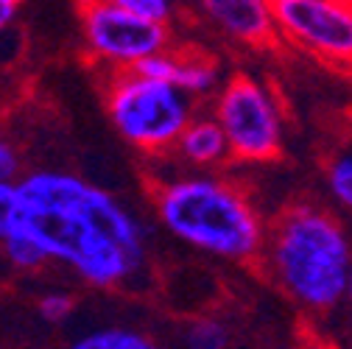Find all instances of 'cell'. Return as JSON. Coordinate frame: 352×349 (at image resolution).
Listing matches in <instances>:
<instances>
[{
    "label": "cell",
    "instance_id": "obj_1",
    "mask_svg": "<svg viewBox=\"0 0 352 349\" xmlns=\"http://www.w3.org/2000/svg\"><path fill=\"white\" fill-rule=\"evenodd\" d=\"M20 188L23 229L81 280L112 288L143 266V232L104 188L62 170H34L20 179Z\"/></svg>",
    "mask_w": 352,
    "mask_h": 349
},
{
    "label": "cell",
    "instance_id": "obj_2",
    "mask_svg": "<svg viewBox=\"0 0 352 349\" xmlns=\"http://www.w3.org/2000/svg\"><path fill=\"white\" fill-rule=\"evenodd\" d=\"M274 282L311 313H333L344 304L352 240L341 218L316 201L288 204L266 238Z\"/></svg>",
    "mask_w": 352,
    "mask_h": 349
},
{
    "label": "cell",
    "instance_id": "obj_3",
    "mask_svg": "<svg viewBox=\"0 0 352 349\" xmlns=\"http://www.w3.org/2000/svg\"><path fill=\"white\" fill-rule=\"evenodd\" d=\"M157 212L173 238L221 260H252L269 238L249 196L215 177H185L165 185Z\"/></svg>",
    "mask_w": 352,
    "mask_h": 349
},
{
    "label": "cell",
    "instance_id": "obj_4",
    "mask_svg": "<svg viewBox=\"0 0 352 349\" xmlns=\"http://www.w3.org/2000/svg\"><path fill=\"white\" fill-rule=\"evenodd\" d=\"M193 95L179 84L118 70L107 84V115L118 135L140 151L157 154L182 137L193 120Z\"/></svg>",
    "mask_w": 352,
    "mask_h": 349
},
{
    "label": "cell",
    "instance_id": "obj_5",
    "mask_svg": "<svg viewBox=\"0 0 352 349\" xmlns=\"http://www.w3.org/2000/svg\"><path fill=\"white\" fill-rule=\"evenodd\" d=\"M212 115L221 123L230 157L241 162H272L283 154L285 120L272 87L254 76L235 73L215 93Z\"/></svg>",
    "mask_w": 352,
    "mask_h": 349
},
{
    "label": "cell",
    "instance_id": "obj_6",
    "mask_svg": "<svg viewBox=\"0 0 352 349\" xmlns=\"http://www.w3.org/2000/svg\"><path fill=\"white\" fill-rule=\"evenodd\" d=\"M78 12L87 56L115 73L135 70L143 59L170 48V31L165 23L143 20L109 0Z\"/></svg>",
    "mask_w": 352,
    "mask_h": 349
},
{
    "label": "cell",
    "instance_id": "obj_7",
    "mask_svg": "<svg viewBox=\"0 0 352 349\" xmlns=\"http://www.w3.org/2000/svg\"><path fill=\"white\" fill-rule=\"evenodd\" d=\"M280 36L311 56L352 70V0H272Z\"/></svg>",
    "mask_w": 352,
    "mask_h": 349
},
{
    "label": "cell",
    "instance_id": "obj_8",
    "mask_svg": "<svg viewBox=\"0 0 352 349\" xmlns=\"http://www.w3.org/2000/svg\"><path fill=\"white\" fill-rule=\"evenodd\" d=\"M193 9L227 39L246 48H272L280 31L272 0H190Z\"/></svg>",
    "mask_w": 352,
    "mask_h": 349
},
{
    "label": "cell",
    "instance_id": "obj_9",
    "mask_svg": "<svg viewBox=\"0 0 352 349\" xmlns=\"http://www.w3.org/2000/svg\"><path fill=\"white\" fill-rule=\"evenodd\" d=\"M176 148L196 168H210L230 157L227 135L221 123L215 120V115H193V120L185 126L182 137L176 140Z\"/></svg>",
    "mask_w": 352,
    "mask_h": 349
},
{
    "label": "cell",
    "instance_id": "obj_10",
    "mask_svg": "<svg viewBox=\"0 0 352 349\" xmlns=\"http://www.w3.org/2000/svg\"><path fill=\"white\" fill-rule=\"evenodd\" d=\"M173 84H179L193 98H207L221 90V67L201 51H176Z\"/></svg>",
    "mask_w": 352,
    "mask_h": 349
},
{
    "label": "cell",
    "instance_id": "obj_11",
    "mask_svg": "<svg viewBox=\"0 0 352 349\" xmlns=\"http://www.w3.org/2000/svg\"><path fill=\"white\" fill-rule=\"evenodd\" d=\"M324 188L333 204L352 212V135L344 137L324 162Z\"/></svg>",
    "mask_w": 352,
    "mask_h": 349
},
{
    "label": "cell",
    "instance_id": "obj_12",
    "mask_svg": "<svg viewBox=\"0 0 352 349\" xmlns=\"http://www.w3.org/2000/svg\"><path fill=\"white\" fill-rule=\"evenodd\" d=\"M70 349H162V346L138 330L107 327V330H93L81 335L78 341L70 344Z\"/></svg>",
    "mask_w": 352,
    "mask_h": 349
},
{
    "label": "cell",
    "instance_id": "obj_13",
    "mask_svg": "<svg viewBox=\"0 0 352 349\" xmlns=\"http://www.w3.org/2000/svg\"><path fill=\"white\" fill-rule=\"evenodd\" d=\"M232 346V333L221 319H196L185 330V349H230Z\"/></svg>",
    "mask_w": 352,
    "mask_h": 349
},
{
    "label": "cell",
    "instance_id": "obj_14",
    "mask_svg": "<svg viewBox=\"0 0 352 349\" xmlns=\"http://www.w3.org/2000/svg\"><path fill=\"white\" fill-rule=\"evenodd\" d=\"M25 199L20 182H0V240L23 229Z\"/></svg>",
    "mask_w": 352,
    "mask_h": 349
},
{
    "label": "cell",
    "instance_id": "obj_15",
    "mask_svg": "<svg viewBox=\"0 0 352 349\" xmlns=\"http://www.w3.org/2000/svg\"><path fill=\"white\" fill-rule=\"evenodd\" d=\"M3 249H6V257L17 269H39L42 263H48V254L45 249L39 246V240L34 235H28L25 229H17L14 235H9L3 240Z\"/></svg>",
    "mask_w": 352,
    "mask_h": 349
},
{
    "label": "cell",
    "instance_id": "obj_16",
    "mask_svg": "<svg viewBox=\"0 0 352 349\" xmlns=\"http://www.w3.org/2000/svg\"><path fill=\"white\" fill-rule=\"evenodd\" d=\"M109 3L154 23H170L176 17V0H109Z\"/></svg>",
    "mask_w": 352,
    "mask_h": 349
},
{
    "label": "cell",
    "instance_id": "obj_17",
    "mask_svg": "<svg viewBox=\"0 0 352 349\" xmlns=\"http://www.w3.org/2000/svg\"><path fill=\"white\" fill-rule=\"evenodd\" d=\"M135 70H140L143 76H151V78H165V81H173V73H176V51H160L148 59H143Z\"/></svg>",
    "mask_w": 352,
    "mask_h": 349
},
{
    "label": "cell",
    "instance_id": "obj_18",
    "mask_svg": "<svg viewBox=\"0 0 352 349\" xmlns=\"http://www.w3.org/2000/svg\"><path fill=\"white\" fill-rule=\"evenodd\" d=\"M73 313V299L67 293H48L39 299V316L45 322H65Z\"/></svg>",
    "mask_w": 352,
    "mask_h": 349
},
{
    "label": "cell",
    "instance_id": "obj_19",
    "mask_svg": "<svg viewBox=\"0 0 352 349\" xmlns=\"http://www.w3.org/2000/svg\"><path fill=\"white\" fill-rule=\"evenodd\" d=\"M20 170V159H17V151L0 140V182H14Z\"/></svg>",
    "mask_w": 352,
    "mask_h": 349
},
{
    "label": "cell",
    "instance_id": "obj_20",
    "mask_svg": "<svg viewBox=\"0 0 352 349\" xmlns=\"http://www.w3.org/2000/svg\"><path fill=\"white\" fill-rule=\"evenodd\" d=\"M20 6H23V0H0V34L12 28V23L20 14Z\"/></svg>",
    "mask_w": 352,
    "mask_h": 349
},
{
    "label": "cell",
    "instance_id": "obj_21",
    "mask_svg": "<svg viewBox=\"0 0 352 349\" xmlns=\"http://www.w3.org/2000/svg\"><path fill=\"white\" fill-rule=\"evenodd\" d=\"M344 308L352 319V263H349V277H346V291H344Z\"/></svg>",
    "mask_w": 352,
    "mask_h": 349
},
{
    "label": "cell",
    "instance_id": "obj_22",
    "mask_svg": "<svg viewBox=\"0 0 352 349\" xmlns=\"http://www.w3.org/2000/svg\"><path fill=\"white\" fill-rule=\"evenodd\" d=\"M73 3H76L78 9H87V6H96V3H101V0H73Z\"/></svg>",
    "mask_w": 352,
    "mask_h": 349
}]
</instances>
